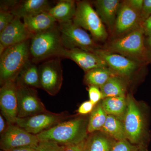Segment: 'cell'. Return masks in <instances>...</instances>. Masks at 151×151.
Wrapping results in <instances>:
<instances>
[{
	"label": "cell",
	"instance_id": "cell-25",
	"mask_svg": "<svg viewBox=\"0 0 151 151\" xmlns=\"http://www.w3.org/2000/svg\"><path fill=\"white\" fill-rule=\"evenodd\" d=\"M100 132L115 141L127 139L123 122L111 115H108Z\"/></svg>",
	"mask_w": 151,
	"mask_h": 151
},
{
	"label": "cell",
	"instance_id": "cell-39",
	"mask_svg": "<svg viewBox=\"0 0 151 151\" xmlns=\"http://www.w3.org/2000/svg\"><path fill=\"white\" fill-rule=\"evenodd\" d=\"M8 124L1 114L0 115V134H2L6 129Z\"/></svg>",
	"mask_w": 151,
	"mask_h": 151
},
{
	"label": "cell",
	"instance_id": "cell-14",
	"mask_svg": "<svg viewBox=\"0 0 151 151\" xmlns=\"http://www.w3.org/2000/svg\"><path fill=\"white\" fill-rule=\"evenodd\" d=\"M140 13L133 9L124 1L121 2L113 33L117 37L134 30L141 26Z\"/></svg>",
	"mask_w": 151,
	"mask_h": 151
},
{
	"label": "cell",
	"instance_id": "cell-27",
	"mask_svg": "<svg viewBox=\"0 0 151 151\" xmlns=\"http://www.w3.org/2000/svg\"><path fill=\"white\" fill-rule=\"evenodd\" d=\"M107 113L104 111L101 103H98L90 113L88 119L87 132L88 134L100 132L107 119Z\"/></svg>",
	"mask_w": 151,
	"mask_h": 151
},
{
	"label": "cell",
	"instance_id": "cell-26",
	"mask_svg": "<svg viewBox=\"0 0 151 151\" xmlns=\"http://www.w3.org/2000/svg\"><path fill=\"white\" fill-rule=\"evenodd\" d=\"M115 75L116 74L109 68H98L86 72L84 81L89 86H95L100 88Z\"/></svg>",
	"mask_w": 151,
	"mask_h": 151
},
{
	"label": "cell",
	"instance_id": "cell-18",
	"mask_svg": "<svg viewBox=\"0 0 151 151\" xmlns=\"http://www.w3.org/2000/svg\"><path fill=\"white\" fill-rule=\"evenodd\" d=\"M51 8L46 0H25L19 1L11 12L15 17L23 19L42 13L47 12Z\"/></svg>",
	"mask_w": 151,
	"mask_h": 151
},
{
	"label": "cell",
	"instance_id": "cell-23",
	"mask_svg": "<svg viewBox=\"0 0 151 151\" xmlns=\"http://www.w3.org/2000/svg\"><path fill=\"white\" fill-rule=\"evenodd\" d=\"M101 103L107 115L123 121L127 109V97H108L102 100Z\"/></svg>",
	"mask_w": 151,
	"mask_h": 151
},
{
	"label": "cell",
	"instance_id": "cell-6",
	"mask_svg": "<svg viewBox=\"0 0 151 151\" xmlns=\"http://www.w3.org/2000/svg\"><path fill=\"white\" fill-rule=\"evenodd\" d=\"M58 24L61 43L64 48H78L94 53L100 48L89 34L72 20Z\"/></svg>",
	"mask_w": 151,
	"mask_h": 151
},
{
	"label": "cell",
	"instance_id": "cell-17",
	"mask_svg": "<svg viewBox=\"0 0 151 151\" xmlns=\"http://www.w3.org/2000/svg\"><path fill=\"white\" fill-rule=\"evenodd\" d=\"M94 3L103 23L113 32L121 2L119 0H97Z\"/></svg>",
	"mask_w": 151,
	"mask_h": 151
},
{
	"label": "cell",
	"instance_id": "cell-13",
	"mask_svg": "<svg viewBox=\"0 0 151 151\" xmlns=\"http://www.w3.org/2000/svg\"><path fill=\"white\" fill-rule=\"evenodd\" d=\"M1 114L9 124H15L18 118V100L15 81H9L2 84L0 89Z\"/></svg>",
	"mask_w": 151,
	"mask_h": 151
},
{
	"label": "cell",
	"instance_id": "cell-33",
	"mask_svg": "<svg viewBox=\"0 0 151 151\" xmlns=\"http://www.w3.org/2000/svg\"><path fill=\"white\" fill-rule=\"evenodd\" d=\"M151 15V0H144L142 9L140 13L142 24Z\"/></svg>",
	"mask_w": 151,
	"mask_h": 151
},
{
	"label": "cell",
	"instance_id": "cell-2",
	"mask_svg": "<svg viewBox=\"0 0 151 151\" xmlns=\"http://www.w3.org/2000/svg\"><path fill=\"white\" fill-rule=\"evenodd\" d=\"M145 35L141 26L113 40L104 49L147 65L150 63L145 44Z\"/></svg>",
	"mask_w": 151,
	"mask_h": 151
},
{
	"label": "cell",
	"instance_id": "cell-19",
	"mask_svg": "<svg viewBox=\"0 0 151 151\" xmlns=\"http://www.w3.org/2000/svg\"><path fill=\"white\" fill-rule=\"evenodd\" d=\"M23 21L26 27L33 35L54 27L57 22L47 12L25 17Z\"/></svg>",
	"mask_w": 151,
	"mask_h": 151
},
{
	"label": "cell",
	"instance_id": "cell-9",
	"mask_svg": "<svg viewBox=\"0 0 151 151\" xmlns=\"http://www.w3.org/2000/svg\"><path fill=\"white\" fill-rule=\"evenodd\" d=\"M104 60L108 68L123 78H129L147 65L142 64L122 55L99 48L94 52Z\"/></svg>",
	"mask_w": 151,
	"mask_h": 151
},
{
	"label": "cell",
	"instance_id": "cell-41",
	"mask_svg": "<svg viewBox=\"0 0 151 151\" xmlns=\"http://www.w3.org/2000/svg\"><path fill=\"white\" fill-rule=\"evenodd\" d=\"M139 151H147L145 147H142L140 149Z\"/></svg>",
	"mask_w": 151,
	"mask_h": 151
},
{
	"label": "cell",
	"instance_id": "cell-10",
	"mask_svg": "<svg viewBox=\"0 0 151 151\" xmlns=\"http://www.w3.org/2000/svg\"><path fill=\"white\" fill-rule=\"evenodd\" d=\"M60 57L53 58L42 63L38 67L41 89L55 96L63 84V70Z\"/></svg>",
	"mask_w": 151,
	"mask_h": 151
},
{
	"label": "cell",
	"instance_id": "cell-37",
	"mask_svg": "<svg viewBox=\"0 0 151 151\" xmlns=\"http://www.w3.org/2000/svg\"><path fill=\"white\" fill-rule=\"evenodd\" d=\"M127 1L133 9L141 13L144 0H128Z\"/></svg>",
	"mask_w": 151,
	"mask_h": 151
},
{
	"label": "cell",
	"instance_id": "cell-3",
	"mask_svg": "<svg viewBox=\"0 0 151 151\" xmlns=\"http://www.w3.org/2000/svg\"><path fill=\"white\" fill-rule=\"evenodd\" d=\"M29 40L9 47L0 58L1 85L9 81H16L19 73L29 61Z\"/></svg>",
	"mask_w": 151,
	"mask_h": 151
},
{
	"label": "cell",
	"instance_id": "cell-5",
	"mask_svg": "<svg viewBox=\"0 0 151 151\" xmlns=\"http://www.w3.org/2000/svg\"><path fill=\"white\" fill-rule=\"evenodd\" d=\"M64 48L60 39L58 27L37 34L31 38L30 54L37 62L51 58L61 57Z\"/></svg>",
	"mask_w": 151,
	"mask_h": 151
},
{
	"label": "cell",
	"instance_id": "cell-15",
	"mask_svg": "<svg viewBox=\"0 0 151 151\" xmlns=\"http://www.w3.org/2000/svg\"><path fill=\"white\" fill-rule=\"evenodd\" d=\"M32 36L21 19L15 17L10 24L0 32V55L6 48L29 40Z\"/></svg>",
	"mask_w": 151,
	"mask_h": 151
},
{
	"label": "cell",
	"instance_id": "cell-12",
	"mask_svg": "<svg viewBox=\"0 0 151 151\" xmlns=\"http://www.w3.org/2000/svg\"><path fill=\"white\" fill-rule=\"evenodd\" d=\"M1 136L0 148L3 151L27 146L35 148L39 142L37 135L29 133L16 124H8Z\"/></svg>",
	"mask_w": 151,
	"mask_h": 151
},
{
	"label": "cell",
	"instance_id": "cell-4",
	"mask_svg": "<svg viewBox=\"0 0 151 151\" xmlns=\"http://www.w3.org/2000/svg\"><path fill=\"white\" fill-rule=\"evenodd\" d=\"M127 111L122 122L127 140L133 145L145 146V142L148 139L147 115L131 94L127 95Z\"/></svg>",
	"mask_w": 151,
	"mask_h": 151
},
{
	"label": "cell",
	"instance_id": "cell-16",
	"mask_svg": "<svg viewBox=\"0 0 151 151\" xmlns=\"http://www.w3.org/2000/svg\"><path fill=\"white\" fill-rule=\"evenodd\" d=\"M61 57L73 60L85 73L95 68H108L106 63L97 55L80 49L64 48Z\"/></svg>",
	"mask_w": 151,
	"mask_h": 151
},
{
	"label": "cell",
	"instance_id": "cell-7",
	"mask_svg": "<svg viewBox=\"0 0 151 151\" xmlns=\"http://www.w3.org/2000/svg\"><path fill=\"white\" fill-rule=\"evenodd\" d=\"M76 9L72 21L75 24L88 31L94 40L104 41L108 34L104 24L89 2H76Z\"/></svg>",
	"mask_w": 151,
	"mask_h": 151
},
{
	"label": "cell",
	"instance_id": "cell-38",
	"mask_svg": "<svg viewBox=\"0 0 151 151\" xmlns=\"http://www.w3.org/2000/svg\"><path fill=\"white\" fill-rule=\"evenodd\" d=\"M145 44L147 52L150 63H151V35L145 36Z\"/></svg>",
	"mask_w": 151,
	"mask_h": 151
},
{
	"label": "cell",
	"instance_id": "cell-29",
	"mask_svg": "<svg viewBox=\"0 0 151 151\" xmlns=\"http://www.w3.org/2000/svg\"><path fill=\"white\" fill-rule=\"evenodd\" d=\"M140 149L128 140L125 139L115 141L111 151H139Z\"/></svg>",
	"mask_w": 151,
	"mask_h": 151
},
{
	"label": "cell",
	"instance_id": "cell-1",
	"mask_svg": "<svg viewBox=\"0 0 151 151\" xmlns=\"http://www.w3.org/2000/svg\"><path fill=\"white\" fill-rule=\"evenodd\" d=\"M88 122L84 117L68 119L37 136L39 141H52L62 145L77 144L88 137Z\"/></svg>",
	"mask_w": 151,
	"mask_h": 151
},
{
	"label": "cell",
	"instance_id": "cell-20",
	"mask_svg": "<svg viewBox=\"0 0 151 151\" xmlns=\"http://www.w3.org/2000/svg\"><path fill=\"white\" fill-rule=\"evenodd\" d=\"M76 9V2L72 0L60 1L47 13L56 21L62 22L73 19Z\"/></svg>",
	"mask_w": 151,
	"mask_h": 151
},
{
	"label": "cell",
	"instance_id": "cell-40",
	"mask_svg": "<svg viewBox=\"0 0 151 151\" xmlns=\"http://www.w3.org/2000/svg\"><path fill=\"white\" fill-rule=\"evenodd\" d=\"M1 151H37L36 150L35 148L32 147H29V146H27V147H20L16 148L11 149V150H8Z\"/></svg>",
	"mask_w": 151,
	"mask_h": 151
},
{
	"label": "cell",
	"instance_id": "cell-34",
	"mask_svg": "<svg viewBox=\"0 0 151 151\" xmlns=\"http://www.w3.org/2000/svg\"><path fill=\"white\" fill-rule=\"evenodd\" d=\"M86 139L77 144L65 146L64 151H86Z\"/></svg>",
	"mask_w": 151,
	"mask_h": 151
},
{
	"label": "cell",
	"instance_id": "cell-22",
	"mask_svg": "<svg viewBox=\"0 0 151 151\" xmlns=\"http://www.w3.org/2000/svg\"><path fill=\"white\" fill-rule=\"evenodd\" d=\"M100 88L103 95V100L108 97H126V82L124 78L117 75L112 76Z\"/></svg>",
	"mask_w": 151,
	"mask_h": 151
},
{
	"label": "cell",
	"instance_id": "cell-8",
	"mask_svg": "<svg viewBox=\"0 0 151 151\" xmlns=\"http://www.w3.org/2000/svg\"><path fill=\"white\" fill-rule=\"evenodd\" d=\"M66 112L56 113L49 111L25 118H17L16 125L33 135H37L69 119Z\"/></svg>",
	"mask_w": 151,
	"mask_h": 151
},
{
	"label": "cell",
	"instance_id": "cell-31",
	"mask_svg": "<svg viewBox=\"0 0 151 151\" xmlns=\"http://www.w3.org/2000/svg\"><path fill=\"white\" fill-rule=\"evenodd\" d=\"M88 93L89 100L96 105L103 100V95L99 87L95 86H89Z\"/></svg>",
	"mask_w": 151,
	"mask_h": 151
},
{
	"label": "cell",
	"instance_id": "cell-32",
	"mask_svg": "<svg viewBox=\"0 0 151 151\" xmlns=\"http://www.w3.org/2000/svg\"><path fill=\"white\" fill-rule=\"evenodd\" d=\"M95 106L90 100L86 101L80 105L77 111L78 114L84 116L92 113Z\"/></svg>",
	"mask_w": 151,
	"mask_h": 151
},
{
	"label": "cell",
	"instance_id": "cell-30",
	"mask_svg": "<svg viewBox=\"0 0 151 151\" xmlns=\"http://www.w3.org/2000/svg\"><path fill=\"white\" fill-rule=\"evenodd\" d=\"M15 17L9 11H1L0 12V32L10 24Z\"/></svg>",
	"mask_w": 151,
	"mask_h": 151
},
{
	"label": "cell",
	"instance_id": "cell-21",
	"mask_svg": "<svg viewBox=\"0 0 151 151\" xmlns=\"http://www.w3.org/2000/svg\"><path fill=\"white\" fill-rule=\"evenodd\" d=\"M115 141L100 132L89 134L86 139V151H111Z\"/></svg>",
	"mask_w": 151,
	"mask_h": 151
},
{
	"label": "cell",
	"instance_id": "cell-36",
	"mask_svg": "<svg viewBox=\"0 0 151 151\" xmlns=\"http://www.w3.org/2000/svg\"><path fill=\"white\" fill-rule=\"evenodd\" d=\"M146 37L151 35V15L141 24Z\"/></svg>",
	"mask_w": 151,
	"mask_h": 151
},
{
	"label": "cell",
	"instance_id": "cell-28",
	"mask_svg": "<svg viewBox=\"0 0 151 151\" xmlns=\"http://www.w3.org/2000/svg\"><path fill=\"white\" fill-rule=\"evenodd\" d=\"M65 146L50 141H39L35 148L37 151H64Z\"/></svg>",
	"mask_w": 151,
	"mask_h": 151
},
{
	"label": "cell",
	"instance_id": "cell-11",
	"mask_svg": "<svg viewBox=\"0 0 151 151\" xmlns=\"http://www.w3.org/2000/svg\"><path fill=\"white\" fill-rule=\"evenodd\" d=\"M15 81L18 100V118H27L47 111L35 89Z\"/></svg>",
	"mask_w": 151,
	"mask_h": 151
},
{
	"label": "cell",
	"instance_id": "cell-35",
	"mask_svg": "<svg viewBox=\"0 0 151 151\" xmlns=\"http://www.w3.org/2000/svg\"><path fill=\"white\" fill-rule=\"evenodd\" d=\"M19 1H2L1 2V11H9L11 12L12 10L17 5Z\"/></svg>",
	"mask_w": 151,
	"mask_h": 151
},
{
	"label": "cell",
	"instance_id": "cell-24",
	"mask_svg": "<svg viewBox=\"0 0 151 151\" xmlns=\"http://www.w3.org/2000/svg\"><path fill=\"white\" fill-rule=\"evenodd\" d=\"M16 81L29 87L41 89L38 68L29 60L19 73Z\"/></svg>",
	"mask_w": 151,
	"mask_h": 151
}]
</instances>
